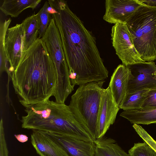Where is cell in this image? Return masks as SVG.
<instances>
[{"instance_id": "8", "label": "cell", "mask_w": 156, "mask_h": 156, "mask_svg": "<svg viewBox=\"0 0 156 156\" xmlns=\"http://www.w3.org/2000/svg\"><path fill=\"white\" fill-rule=\"evenodd\" d=\"M127 66L129 70L127 94L156 87V80L154 78L156 70L154 62H138Z\"/></svg>"}, {"instance_id": "26", "label": "cell", "mask_w": 156, "mask_h": 156, "mask_svg": "<svg viewBox=\"0 0 156 156\" xmlns=\"http://www.w3.org/2000/svg\"><path fill=\"white\" fill-rule=\"evenodd\" d=\"M15 136L17 140L20 142L21 143L25 142L28 140V136L25 135L23 134H19L15 135Z\"/></svg>"}, {"instance_id": "6", "label": "cell", "mask_w": 156, "mask_h": 156, "mask_svg": "<svg viewBox=\"0 0 156 156\" xmlns=\"http://www.w3.org/2000/svg\"><path fill=\"white\" fill-rule=\"evenodd\" d=\"M41 39L45 44L56 70L57 82L54 96L58 98H66L74 90V87L71 82L69 68L59 31L52 17Z\"/></svg>"}, {"instance_id": "12", "label": "cell", "mask_w": 156, "mask_h": 156, "mask_svg": "<svg viewBox=\"0 0 156 156\" xmlns=\"http://www.w3.org/2000/svg\"><path fill=\"white\" fill-rule=\"evenodd\" d=\"M119 109L108 87L106 89L103 88L101 93L96 139L104 136L110 126L114 123Z\"/></svg>"}, {"instance_id": "21", "label": "cell", "mask_w": 156, "mask_h": 156, "mask_svg": "<svg viewBox=\"0 0 156 156\" xmlns=\"http://www.w3.org/2000/svg\"><path fill=\"white\" fill-rule=\"evenodd\" d=\"M129 156H156V151L147 143H135L129 150Z\"/></svg>"}, {"instance_id": "13", "label": "cell", "mask_w": 156, "mask_h": 156, "mask_svg": "<svg viewBox=\"0 0 156 156\" xmlns=\"http://www.w3.org/2000/svg\"><path fill=\"white\" fill-rule=\"evenodd\" d=\"M129 75L127 66L120 64L115 69L111 77L108 87L119 107L127 94Z\"/></svg>"}, {"instance_id": "16", "label": "cell", "mask_w": 156, "mask_h": 156, "mask_svg": "<svg viewBox=\"0 0 156 156\" xmlns=\"http://www.w3.org/2000/svg\"><path fill=\"white\" fill-rule=\"evenodd\" d=\"M120 115L131 123L149 125L156 123V108H142L124 110Z\"/></svg>"}, {"instance_id": "11", "label": "cell", "mask_w": 156, "mask_h": 156, "mask_svg": "<svg viewBox=\"0 0 156 156\" xmlns=\"http://www.w3.org/2000/svg\"><path fill=\"white\" fill-rule=\"evenodd\" d=\"M23 30L21 23L9 28L5 34V47L9 64V77L16 69L23 54Z\"/></svg>"}, {"instance_id": "2", "label": "cell", "mask_w": 156, "mask_h": 156, "mask_svg": "<svg viewBox=\"0 0 156 156\" xmlns=\"http://www.w3.org/2000/svg\"><path fill=\"white\" fill-rule=\"evenodd\" d=\"M11 80L19 101L24 107L45 102L54 96L56 70L41 39L37 38L23 52Z\"/></svg>"}, {"instance_id": "14", "label": "cell", "mask_w": 156, "mask_h": 156, "mask_svg": "<svg viewBox=\"0 0 156 156\" xmlns=\"http://www.w3.org/2000/svg\"><path fill=\"white\" fill-rule=\"evenodd\" d=\"M31 144L40 156H68L60 147L40 131L33 130Z\"/></svg>"}, {"instance_id": "4", "label": "cell", "mask_w": 156, "mask_h": 156, "mask_svg": "<svg viewBox=\"0 0 156 156\" xmlns=\"http://www.w3.org/2000/svg\"><path fill=\"white\" fill-rule=\"evenodd\" d=\"M126 25L142 59L145 62L156 61V7L144 3Z\"/></svg>"}, {"instance_id": "20", "label": "cell", "mask_w": 156, "mask_h": 156, "mask_svg": "<svg viewBox=\"0 0 156 156\" xmlns=\"http://www.w3.org/2000/svg\"><path fill=\"white\" fill-rule=\"evenodd\" d=\"M9 18L3 22H1L0 26V72L5 71L8 75L9 73L8 62L7 58L5 47V40L6 34L11 22Z\"/></svg>"}, {"instance_id": "22", "label": "cell", "mask_w": 156, "mask_h": 156, "mask_svg": "<svg viewBox=\"0 0 156 156\" xmlns=\"http://www.w3.org/2000/svg\"><path fill=\"white\" fill-rule=\"evenodd\" d=\"M49 5L48 1L45 2L43 6L39 11L40 14V26L38 38L41 39L44 35L52 19L51 15L48 11Z\"/></svg>"}, {"instance_id": "24", "label": "cell", "mask_w": 156, "mask_h": 156, "mask_svg": "<svg viewBox=\"0 0 156 156\" xmlns=\"http://www.w3.org/2000/svg\"><path fill=\"white\" fill-rule=\"evenodd\" d=\"M141 108H156V87L149 90Z\"/></svg>"}, {"instance_id": "23", "label": "cell", "mask_w": 156, "mask_h": 156, "mask_svg": "<svg viewBox=\"0 0 156 156\" xmlns=\"http://www.w3.org/2000/svg\"><path fill=\"white\" fill-rule=\"evenodd\" d=\"M133 127L138 135L156 151V141L140 125L133 124Z\"/></svg>"}, {"instance_id": "10", "label": "cell", "mask_w": 156, "mask_h": 156, "mask_svg": "<svg viewBox=\"0 0 156 156\" xmlns=\"http://www.w3.org/2000/svg\"><path fill=\"white\" fill-rule=\"evenodd\" d=\"M40 131L59 145L68 156H94V142L84 141L61 133Z\"/></svg>"}, {"instance_id": "27", "label": "cell", "mask_w": 156, "mask_h": 156, "mask_svg": "<svg viewBox=\"0 0 156 156\" xmlns=\"http://www.w3.org/2000/svg\"><path fill=\"white\" fill-rule=\"evenodd\" d=\"M140 1L147 5L156 7V0H140Z\"/></svg>"}, {"instance_id": "15", "label": "cell", "mask_w": 156, "mask_h": 156, "mask_svg": "<svg viewBox=\"0 0 156 156\" xmlns=\"http://www.w3.org/2000/svg\"><path fill=\"white\" fill-rule=\"evenodd\" d=\"M21 24L23 33L24 52L38 38L40 26L39 12L27 17Z\"/></svg>"}, {"instance_id": "5", "label": "cell", "mask_w": 156, "mask_h": 156, "mask_svg": "<svg viewBox=\"0 0 156 156\" xmlns=\"http://www.w3.org/2000/svg\"><path fill=\"white\" fill-rule=\"evenodd\" d=\"M105 81L79 86L69 106L77 121L96 139L101 91Z\"/></svg>"}, {"instance_id": "1", "label": "cell", "mask_w": 156, "mask_h": 156, "mask_svg": "<svg viewBox=\"0 0 156 156\" xmlns=\"http://www.w3.org/2000/svg\"><path fill=\"white\" fill-rule=\"evenodd\" d=\"M51 6L57 12L51 15L60 34L72 85L105 81L108 71L94 34L70 9L66 1L55 0Z\"/></svg>"}, {"instance_id": "3", "label": "cell", "mask_w": 156, "mask_h": 156, "mask_svg": "<svg viewBox=\"0 0 156 156\" xmlns=\"http://www.w3.org/2000/svg\"><path fill=\"white\" fill-rule=\"evenodd\" d=\"M24 107L27 115L23 116L21 120L23 128L61 133L84 141H94L65 103L49 99Z\"/></svg>"}, {"instance_id": "19", "label": "cell", "mask_w": 156, "mask_h": 156, "mask_svg": "<svg viewBox=\"0 0 156 156\" xmlns=\"http://www.w3.org/2000/svg\"><path fill=\"white\" fill-rule=\"evenodd\" d=\"M149 90L144 89L127 94L119 106V108L123 110L140 108Z\"/></svg>"}, {"instance_id": "25", "label": "cell", "mask_w": 156, "mask_h": 156, "mask_svg": "<svg viewBox=\"0 0 156 156\" xmlns=\"http://www.w3.org/2000/svg\"><path fill=\"white\" fill-rule=\"evenodd\" d=\"M0 156H9L2 119L0 123Z\"/></svg>"}, {"instance_id": "17", "label": "cell", "mask_w": 156, "mask_h": 156, "mask_svg": "<svg viewBox=\"0 0 156 156\" xmlns=\"http://www.w3.org/2000/svg\"><path fill=\"white\" fill-rule=\"evenodd\" d=\"M94 156H129L112 138L103 136L94 140Z\"/></svg>"}, {"instance_id": "28", "label": "cell", "mask_w": 156, "mask_h": 156, "mask_svg": "<svg viewBox=\"0 0 156 156\" xmlns=\"http://www.w3.org/2000/svg\"><path fill=\"white\" fill-rule=\"evenodd\" d=\"M154 78L156 80V70L154 73Z\"/></svg>"}, {"instance_id": "7", "label": "cell", "mask_w": 156, "mask_h": 156, "mask_svg": "<svg viewBox=\"0 0 156 156\" xmlns=\"http://www.w3.org/2000/svg\"><path fill=\"white\" fill-rule=\"evenodd\" d=\"M111 40L116 54L125 66L145 62L136 49L133 38L126 23H117L112 27Z\"/></svg>"}, {"instance_id": "9", "label": "cell", "mask_w": 156, "mask_h": 156, "mask_svg": "<svg viewBox=\"0 0 156 156\" xmlns=\"http://www.w3.org/2000/svg\"><path fill=\"white\" fill-rule=\"evenodd\" d=\"M144 3L140 0H106L103 19L114 24L126 23Z\"/></svg>"}, {"instance_id": "18", "label": "cell", "mask_w": 156, "mask_h": 156, "mask_svg": "<svg viewBox=\"0 0 156 156\" xmlns=\"http://www.w3.org/2000/svg\"><path fill=\"white\" fill-rule=\"evenodd\" d=\"M41 0H5L0 6L1 11L6 16L16 17L24 10L30 8L33 10Z\"/></svg>"}]
</instances>
